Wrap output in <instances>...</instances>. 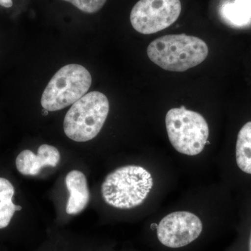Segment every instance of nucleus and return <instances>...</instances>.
<instances>
[{
	"label": "nucleus",
	"mask_w": 251,
	"mask_h": 251,
	"mask_svg": "<svg viewBox=\"0 0 251 251\" xmlns=\"http://www.w3.org/2000/svg\"><path fill=\"white\" fill-rule=\"evenodd\" d=\"M220 14L224 23L231 27H247L251 24V0L226 3L221 6Z\"/></svg>",
	"instance_id": "10"
},
{
	"label": "nucleus",
	"mask_w": 251,
	"mask_h": 251,
	"mask_svg": "<svg viewBox=\"0 0 251 251\" xmlns=\"http://www.w3.org/2000/svg\"><path fill=\"white\" fill-rule=\"evenodd\" d=\"M109 110L110 103L105 94L99 92L86 94L66 114L64 133L79 143L94 139L103 128Z\"/></svg>",
	"instance_id": "3"
},
{
	"label": "nucleus",
	"mask_w": 251,
	"mask_h": 251,
	"mask_svg": "<svg viewBox=\"0 0 251 251\" xmlns=\"http://www.w3.org/2000/svg\"><path fill=\"white\" fill-rule=\"evenodd\" d=\"M181 11L180 0H140L130 12V23L140 34H154L176 22Z\"/></svg>",
	"instance_id": "6"
},
{
	"label": "nucleus",
	"mask_w": 251,
	"mask_h": 251,
	"mask_svg": "<svg viewBox=\"0 0 251 251\" xmlns=\"http://www.w3.org/2000/svg\"><path fill=\"white\" fill-rule=\"evenodd\" d=\"M168 138L173 148L182 154L196 156L203 151L209 138V126L201 114L184 106L167 113Z\"/></svg>",
	"instance_id": "4"
},
{
	"label": "nucleus",
	"mask_w": 251,
	"mask_h": 251,
	"mask_svg": "<svg viewBox=\"0 0 251 251\" xmlns=\"http://www.w3.org/2000/svg\"><path fill=\"white\" fill-rule=\"evenodd\" d=\"M249 251H251V234L250 237V242H249Z\"/></svg>",
	"instance_id": "15"
},
{
	"label": "nucleus",
	"mask_w": 251,
	"mask_h": 251,
	"mask_svg": "<svg viewBox=\"0 0 251 251\" xmlns=\"http://www.w3.org/2000/svg\"><path fill=\"white\" fill-rule=\"evenodd\" d=\"M90 73L79 64L64 66L54 74L41 97L48 111H58L73 105L88 92L92 85Z\"/></svg>",
	"instance_id": "5"
},
{
	"label": "nucleus",
	"mask_w": 251,
	"mask_h": 251,
	"mask_svg": "<svg viewBox=\"0 0 251 251\" xmlns=\"http://www.w3.org/2000/svg\"><path fill=\"white\" fill-rule=\"evenodd\" d=\"M147 53L151 62L164 70L184 72L204 62L209 49L200 38L171 34L153 41L148 46Z\"/></svg>",
	"instance_id": "1"
},
{
	"label": "nucleus",
	"mask_w": 251,
	"mask_h": 251,
	"mask_svg": "<svg viewBox=\"0 0 251 251\" xmlns=\"http://www.w3.org/2000/svg\"><path fill=\"white\" fill-rule=\"evenodd\" d=\"M65 183L70 194L66 211L69 215H76L85 209L90 201L87 178L82 172L72 171L66 176Z\"/></svg>",
	"instance_id": "9"
},
{
	"label": "nucleus",
	"mask_w": 251,
	"mask_h": 251,
	"mask_svg": "<svg viewBox=\"0 0 251 251\" xmlns=\"http://www.w3.org/2000/svg\"><path fill=\"white\" fill-rule=\"evenodd\" d=\"M0 5L5 8H10L13 6L12 0H0Z\"/></svg>",
	"instance_id": "14"
},
{
	"label": "nucleus",
	"mask_w": 251,
	"mask_h": 251,
	"mask_svg": "<svg viewBox=\"0 0 251 251\" xmlns=\"http://www.w3.org/2000/svg\"><path fill=\"white\" fill-rule=\"evenodd\" d=\"M236 161L241 171L251 175V122L243 126L238 133Z\"/></svg>",
	"instance_id": "11"
},
{
	"label": "nucleus",
	"mask_w": 251,
	"mask_h": 251,
	"mask_svg": "<svg viewBox=\"0 0 251 251\" xmlns=\"http://www.w3.org/2000/svg\"><path fill=\"white\" fill-rule=\"evenodd\" d=\"M14 193V186L9 180L0 177V229L7 227L15 212L22 209L13 202Z\"/></svg>",
	"instance_id": "12"
},
{
	"label": "nucleus",
	"mask_w": 251,
	"mask_h": 251,
	"mask_svg": "<svg viewBox=\"0 0 251 251\" xmlns=\"http://www.w3.org/2000/svg\"><path fill=\"white\" fill-rule=\"evenodd\" d=\"M202 231V221L197 216L188 211H175L160 221L157 237L163 245L177 249L197 239Z\"/></svg>",
	"instance_id": "7"
},
{
	"label": "nucleus",
	"mask_w": 251,
	"mask_h": 251,
	"mask_svg": "<svg viewBox=\"0 0 251 251\" xmlns=\"http://www.w3.org/2000/svg\"><path fill=\"white\" fill-rule=\"evenodd\" d=\"M152 187L151 173L141 166H126L117 168L105 177L101 193L109 205L129 209L143 204Z\"/></svg>",
	"instance_id": "2"
},
{
	"label": "nucleus",
	"mask_w": 251,
	"mask_h": 251,
	"mask_svg": "<svg viewBox=\"0 0 251 251\" xmlns=\"http://www.w3.org/2000/svg\"><path fill=\"white\" fill-rule=\"evenodd\" d=\"M71 3L86 14H94L103 8L107 0H63Z\"/></svg>",
	"instance_id": "13"
},
{
	"label": "nucleus",
	"mask_w": 251,
	"mask_h": 251,
	"mask_svg": "<svg viewBox=\"0 0 251 251\" xmlns=\"http://www.w3.org/2000/svg\"><path fill=\"white\" fill-rule=\"evenodd\" d=\"M60 157L57 148L45 144L39 147L36 155L30 150L21 151L16 158V168L21 174L36 176L44 167L57 166L60 161Z\"/></svg>",
	"instance_id": "8"
}]
</instances>
